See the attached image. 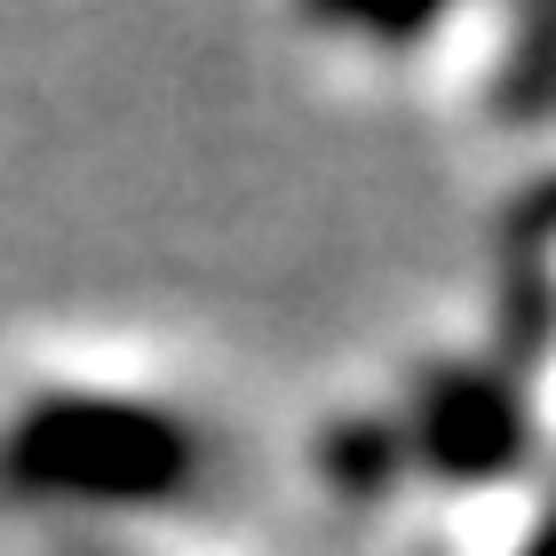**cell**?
Here are the masks:
<instances>
[{
  "mask_svg": "<svg viewBox=\"0 0 556 556\" xmlns=\"http://www.w3.org/2000/svg\"><path fill=\"white\" fill-rule=\"evenodd\" d=\"M501 334L509 374L548 358V255H501Z\"/></svg>",
  "mask_w": 556,
  "mask_h": 556,
  "instance_id": "4",
  "label": "cell"
},
{
  "mask_svg": "<svg viewBox=\"0 0 556 556\" xmlns=\"http://www.w3.org/2000/svg\"><path fill=\"white\" fill-rule=\"evenodd\" d=\"M318 477L350 501V509L390 501L397 477H406V438H397V421H382V414H342V421H326V438H318Z\"/></svg>",
  "mask_w": 556,
  "mask_h": 556,
  "instance_id": "3",
  "label": "cell"
},
{
  "mask_svg": "<svg viewBox=\"0 0 556 556\" xmlns=\"http://www.w3.org/2000/svg\"><path fill=\"white\" fill-rule=\"evenodd\" d=\"M556 24L548 16H525V33H517V48H509V72L493 80V104L509 112V119H548V104H556Z\"/></svg>",
  "mask_w": 556,
  "mask_h": 556,
  "instance_id": "5",
  "label": "cell"
},
{
  "mask_svg": "<svg viewBox=\"0 0 556 556\" xmlns=\"http://www.w3.org/2000/svg\"><path fill=\"white\" fill-rule=\"evenodd\" d=\"M414 556H445V548H414Z\"/></svg>",
  "mask_w": 556,
  "mask_h": 556,
  "instance_id": "7",
  "label": "cell"
},
{
  "mask_svg": "<svg viewBox=\"0 0 556 556\" xmlns=\"http://www.w3.org/2000/svg\"><path fill=\"white\" fill-rule=\"evenodd\" d=\"M199 477V429L151 397L40 390L0 429V485L40 509H167Z\"/></svg>",
  "mask_w": 556,
  "mask_h": 556,
  "instance_id": "1",
  "label": "cell"
},
{
  "mask_svg": "<svg viewBox=\"0 0 556 556\" xmlns=\"http://www.w3.org/2000/svg\"><path fill=\"white\" fill-rule=\"evenodd\" d=\"M406 469H429L438 485H501L533 453V406L501 358H445L406 397Z\"/></svg>",
  "mask_w": 556,
  "mask_h": 556,
  "instance_id": "2",
  "label": "cell"
},
{
  "mask_svg": "<svg viewBox=\"0 0 556 556\" xmlns=\"http://www.w3.org/2000/svg\"><path fill=\"white\" fill-rule=\"evenodd\" d=\"M517 556H548V548H541V541H525V548H517Z\"/></svg>",
  "mask_w": 556,
  "mask_h": 556,
  "instance_id": "6",
  "label": "cell"
}]
</instances>
